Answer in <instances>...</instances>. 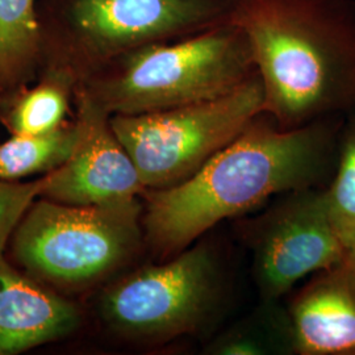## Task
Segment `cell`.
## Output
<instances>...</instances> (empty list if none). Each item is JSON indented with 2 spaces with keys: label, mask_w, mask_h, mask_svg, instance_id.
I'll list each match as a JSON object with an SVG mask.
<instances>
[{
  "label": "cell",
  "mask_w": 355,
  "mask_h": 355,
  "mask_svg": "<svg viewBox=\"0 0 355 355\" xmlns=\"http://www.w3.org/2000/svg\"><path fill=\"white\" fill-rule=\"evenodd\" d=\"M329 148L324 120L283 129L259 114L192 177L173 187L144 191L145 245L165 261L227 218L270 198L315 187Z\"/></svg>",
  "instance_id": "cell-1"
},
{
  "label": "cell",
  "mask_w": 355,
  "mask_h": 355,
  "mask_svg": "<svg viewBox=\"0 0 355 355\" xmlns=\"http://www.w3.org/2000/svg\"><path fill=\"white\" fill-rule=\"evenodd\" d=\"M265 105L283 129L355 110V0H236Z\"/></svg>",
  "instance_id": "cell-2"
},
{
  "label": "cell",
  "mask_w": 355,
  "mask_h": 355,
  "mask_svg": "<svg viewBox=\"0 0 355 355\" xmlns=\"http://www.w3.org/2000/svg\"><path fill=\"white\" fill-rule=\"evenodd\" d=\"M255 76L249 40L228 20L129 51L83 86L107 112L137 114L215 99Z\"/></svg>",
  "instance_id": "cell-3"
},
{
  "label": "cell",
  "mask_w": 355,
  "mask_h": 355,
  "mask_svg": "<svg viewBox=\"0 0 355 355\" xmlns=\"http://www.w3.org/2000/svg\"><path fill=\"white\" fill-rule=\"evenodd\" d=\"M142 199L108 204L60 203L38 198L12 234L16 263L58 288L108 279L145 245Z\"/></svg>",
  "instance_id": "cell-4"
},
{
  "label": "cell",
  "mask_w": 355,
  "mask_h": 355,
  "mask_svg": "<svg viewBox=\"0 0 355 355\" xmlns=\"http://www.w3.org/2000/svg\"><path fill=\"white\" fill-rule=\"evenodd\" d=\"M220 255L205 242L135 270L101 295L99 313L117 337L136 343H164L203 330L223 303Z\"/></svg>",
  "instance_id": "cell-5"
},
{
  "label": "cell",
  "mask_w": 355,
  "mask_h": 355,
  "mask_svg": "<svg viewBox=\"0 0 355 355\" xmlns=\"http://www.w3.org/2000/svg\"><path fill=\"white\" fill-rule=\"evenodd\" d=\"M265 96L255 76L227 95L146 114H111L145 190L184 182L263 114Z\"/></svg>",
  "instance_id": "cell-6"
},
{
  "label": "cell",
  "mask_w": 355,
  "mask_h": 355,
  "mask_svg": "<svg viewBox=\"0 0 355 355\" xmlns=\"http://www.w3.org/2000/svg\"><path fill=\"white\" fill-rule=\"evenodd\" d=\"M253 224L249 246L254 280L267 304L349 255L333 224L325 191L315 187L284 193Z\"/></svg>",
  "instance_id": "cell-7"
},
{
  "label": "cell",
  "mask_w": 355,
  "mask_h": 355,
  "mask_svg": "<svg viewBox=\"0 0 355 355\" xmlns=\"http://www.w3.org/2000/svg\"><path fill=\"white\" fill-rule=\"evenodd\" d=\"M236 0H74L69 19L91 74L146 45L228 21Z\"/></svg>",
  "instance_id": "cell-8"
},
{
  "label": "cell",
  "mask_w": 355,
  "mask_h": 355,
  "mask_svg": "<svg viewBox=\"0 0 355 355\" xmlns=\"http://www.w3.org/2000/svg\"><path fill=\"white\" fill-rule=\"evenodd\" d=\"M76 144L58 168L46 174L42 198L92 205L141 198L145 187L107 112L85 86L76 92Z\"/></svg>",
  "instance_id": "cell-9"
},
{
  "label": "cell",
  "mask_w": 355,
  "mask_h": 355,
  "mask_svg": "<svg viewBox=\"0 0 355 355\" xmlns=\"http://www.w3.org/2000/svg\"><path fill=\"white\" fill-rule=\"evenodd\" d=\"M286 315L292 352L302 355L355 353V258L313 275Z\"/></svg>",
  "instance_id": "cell-10"
},
{
  "label": "cell",
  "mask_w": 355,
  "mask_h": 355,
  "mask_svg": "<svg viewBox=\"0 0 355 355\" xmlns=\"http://www.w3.org/2000/svg\"><path fill=\"white\" fill-rule=\"evenodd\" d=\"M79 324L74 303L13 267L0 253V355L61 340Z\"/></svg>",
  "instance_id": "cell-11"
},
{
  "label": "cell",
  "mask_w": 355,
  "mask_h": 355,
  "mask_svg": "<svg viewBox=\"0 0 355 355\" xmlns=\"http://www.w3.org/2000/svg\"><path fill=\"white\" fill-rule=\"evenodd\" d=\"M41 45L36 0H0V92L15 89L32 73Z\"/></svg>",
  "instance_id": "cell-12"
},
{
  "label": "cell",
  "mask_w": 355,
  "mask_h": 355,
  "mask_svg": "<svg viewBox=\"0 0 355 355\" xmlns=\"http://www.w3.org/2000/svg\"><path fill=\"white\" fill-rule=\"evenodd\" d=\"M76 121L44 135L12 137L0 144V179L21 180L46 175L58 168L70 157L76 144Z\"/></svg>",
  "instance_id": "cell-13"
},
{
  "label": "cell",
  "mask_w": 355,
  "mask_h": 355,
  "mask_svg": "<svg viewBox=\"0 0 355 355\" xmlns=\"http://www.w3.org/2000/svg\"><path fill=\"white\" fill-rule=\"evenodd\" d=\"M67 71H55L37 86L21 92L6 114V124L12 135L32 136L49 133L64 124L69 110Z\"/></svg>",
  "instance_id": "cell-14"
},
{
  "label": "cell",
  "mask_w": 355,
  "mask_h": 355,
  "mask_svg": "<svg viewBox=\"0 0 355 355\" xmlns=\"http://www.w3.org/2000/svg\"><path fill=\"white\" fill-rule=\"evenodd\" d=\"M325 196L333 224L347 254L355 258V114L345 133L340 165Z\"/></svg>",
  "instance_id": "cell-15"
},
{
  "label": "cell",
  "mask_w": 355,
  "mask_h": 355,
  "mask_svg": "<svg viewBox=\"0 0 355 355\" xmlns=\"http://www.w3.org/2000/svg\"><path fill=\"white\" fill-rule=\"evenodd\" d=\"M292 350L290 331H268L261 322L245 321L218 336L208 345L207 353L215 355H261Z\"/></svg>",
  "instance_id": "cell-16"
},
{
  "label": "cell",
  "mask_w": 355,
  "mask_h": 355,
  "mask_svg": "<svg viewBox=\"0 0 355 355\" xmlns=\"http://www.w3.org/2000/svg\"><path fill=\"white\" fill-rule=\"evenodd\" d=\"M45 186L46 175L32 182L0 179V253L7 248L26 211L41 198Z\"/></svg>",
  "instance_id": "cell-17"
}]
</instances>
